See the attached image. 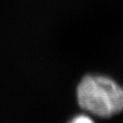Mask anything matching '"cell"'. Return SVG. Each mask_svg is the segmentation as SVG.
Here are the masks:
<instances>
[{"label":"cell","instance_id":"obj_2","mask_svg":"<svg viewBox=\"0 0 123 123\" xmlns=\"http://www.w3.org/2000/svg\"><path fill=\"white\" fill-rule=\"evenodd\" d=\"M68 123H97V121L93 116L85 112H81L75 115Z\"/></svg>","mask_w":123,"mask_h":123},{"label":"cell","instance_id":"obj_1","mask_svg":"<svg viewBox=\"0 0 123 123\" xmlns=\"http://www.w3.org/2000/svg\"><path fill=\"white\" fill-rule=\"evenodd\" d=\"M75 97L80 109L94 118L109 120L123 112V84L107 74L88 72L82 75Z\"/></svg>","mask_w":123,"mask_h":123}]
</instances>
